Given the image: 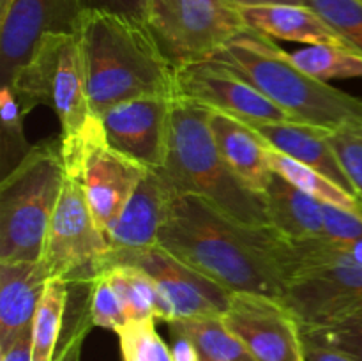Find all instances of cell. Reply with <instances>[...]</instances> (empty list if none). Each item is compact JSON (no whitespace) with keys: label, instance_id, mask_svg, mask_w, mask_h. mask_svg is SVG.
I'll use <instances>...</instances> for the list:
<instances>
[{"label":"cell","instance_id":"14","mask_svg":"<svg viewBox=\"0 0 362 361\" xmlns=\"http://www.w3.org/2000/svg\"><path fill=\"white\" fill-rule=\"evenodd\" d=\"M80 14L76 0H13L0 16L2 85L30 60L46 34L76 30Z\"/></svg>","mask_w":362,"mask_h":361},{"label":"cell","instance_id":"17","mask_svg":"<svg viewBox=\"0 0 362 361\" xmlns=\"http://www.w3.org/2000/svg\"><path fill=\"white\" fill-rule=\"evenodd\" d=\"M209 126L226 165L251 191L264 197L272 179L269 144L264 137L251 124L214 110H211Z\"/></svg>","mask_w":362,"mask_h":361},{"label":"cell","instance_id":"8","mask_svg":"<svg viewBox=\"0 0 362 361\" xmlns=\"http://www.w3.org/2000/svg\"><path fill=\"white\" fill-rule=\"evenodd\" d=\"M60 151L66 173L80 184L99 229L106 234L151 168L112 147L95 115L73 137L60 138Z\"/></svg>","mask_w":362,"mask_h":361},{"label":"cell","instance_id":"38","mask_svg":"<svg viewBox=\"0 0 362 361\" xmlns=\"http://www.w3.org/2000/svg\"><path fill=\"white\" fill-rule=\"evenodd\" d=\"M13 4V0H0V16L9 9V6Z\"/></svg>","mask_w":362,"mask_h":361},{"label":"cell","instance_id":"35","mask_svg":"<svg viewBox=\"0 0 362 361\" xmlns=\"http://www.w3.org/2000/svg\"><path fill=\"white\" fill-rule=\"evenodd\" d=\"M304 343V361H357L349 354L336 350L332 347L320 345V343L308 342L303 340Z\"/></svg>","mask_w":362,"mask_h":361},{"label":"cell","instance_id":"10","mask_svg":"<svg viewBox=\"0 0 362 361\" xmlns=\"http://www.w3.org/2000/svg\"><path fill=\"white\" fill-rule=\"evenodd\" d=\"M110 253L108 237L99 229L83 190L66 173L39 262L48 278L90 285L108 269Z\"/></svg>","mask_w":362,"mask_h":361},{"label":"cell","instance_id":"31","mask_svg":"<svg viewBox=\"0 0 362 361\" xmlns=\"http://www.w3.org/2000/svg\"><path fill=\"white\" fill-rule=\"evenodd\" d=\"M303 340L332 347L349 354L354 360L362 361V324L322 326V328L300 329Z\"/></svg>","mask_w":362,"mask_h":361},{"label":"cell","instance_id":"13","mask_svg":"<svg viewBox=\"0 0 362 361\" xmlns=\"http://www.w3.org/2000/svg\"><path fill=\"white\" fill-rule=\"evenodd\" d=\"M221 319L258 361H304L300 326L281 301L232 294Z\"/></svg>","mask_w":362,"mask_h":361},{"label":"cell","instance_id":"20","mask_svg":"<svg viewBox=\"0 0 362 361\" xmlns=\"http://www.w3.org/2000/svg\"><path fill=\"white\" fill-rule=\"evenodd\" d=\"M269 225L292 241L325 239V202L310 197L272 172L264 195Z\"/></svg>","mask_w":362,"mask_h":361},{"label":"cell","instance_id":"36","mask_svg":"<svg viewBox=\"0 0 362 361\" xmlns=\"http://www.w3.org/2000/svg\"><path fill=\"white\" fill-rule=\"evenodd\" d=\"M173 336H175V340H173V347H172L173 361H202L197 347H194V343L191 342L187 336H182V335H173Z\"/></svg>","mask_w":362,"mask_h":361},{"label":"cell","instance_id":"4","mask_svg":"<svg viewBox=\"0 0 362 361\" xmlns=\"http://www.w3.org/2000/svg\"><path fill=\"white\" fill-rule=\"evenodd\" d=\"M211 108L186 98L172 99L168 151L159 172L179 195H197L230 218L269 225L264 197L251 191L223 159L209 126Z\"/></svg>","mask_w":362,"mask_h":361},{"label":"cell","instance_id":"19","mask_svg":"<svg viewBox=\"0 0 362 361\" xmlns=\"http://www.w3.org/2000/svg\"><path fill=\"white\" fill-rule=\"evenodd\" d=\"M271 147L303 165L318 170L356 195L331 142L327 131L303 122H276L253 126Z\"/></svg>","mask_w":362,"mask_h":361},{"label":"cell","instance_id":"3","mask_svg":"<svg viewBox=\"0 0 362 361\" xmlns=\"http://www.w3.org/2000/svg\"><path fill=\"white\" fill-rule=\"evenodd\" d=\"M211 60L246 78L296 122L325 131L362 124V99L304 73L274 39L251 28Z\"/></svg>","mask_w":362,"mask_h":361},{"label":"cell","instance_id":"29","mask_svg":"<svg viewBox=\"0 0 362 361\" xmlns=\"http://www.w3.org/2000/svg\"><path fill=\"white\" fill-rule=\"evenodd\" d=\"M88 287H90L88 310H90V317L94 326L112 329V331L117 333L122 326H126L129 322L126 310H124L122 303H120L119 296H117L115 289L110 283L105 271Z\"/></svg>","mask_w":362,"mask_h":361},{"label":"cell","instance_id":"1","mask_svg":"<svg viewBox=\"0 0 362 361\" xmlns=\"http://www.w3.org/2000/svg\"><path fill=\"white\" fill-rule=\"evenodd\" d=\"M158 243L228 292L283 303L286 237L274 227L240 223L202 197L177 195Z\"/></svg>","mask_w":362,"mask_h":361},{"label":"cell","instance_id":"18","mask_svg":"<svg viewBox=\"0 0 362 361\" xmlns=\"http://www.w3.org/2000/svg\"><path fill=\"white\" fill-rule=\"evenodd\" d=\"M46 282L41 262H0V347L32 326Z\"/></svg>","mask_w":362,"mask_h":361},{"label":"cell","instance_id":"37","mask_svg":"<svg viewBox=\"0 0 362 361\" xmlns=\"http://www.w3.org/2000/svg\"><path fill=\"white\" fill-rule=\"evenodd\" d=\"M239 7H260L278 6V4H293V6H306V0H233Z\"/></svg>","mask_w":362,"mask_h":361},{"label":"cell","instance_id":"30","mask_svg":"<svg viewBox=\"0 0 362 361\" xmlns=\"http://www.w3.org/2000/svg\"><path fill=\"white\" fill-rule=\"evenodd\" d=\"M327 138L354 191L362 200V124H352V126L327 131Z\"/></svg>","mask_w":362,"mask_h":361},{"label":"cell","instance_id":"34","mask_svg":"<svg viewBox=\"0 0 362 361\" xmlns=\"http://www.w3.org/2000/svg\"><path fill=\"white\" fill-rule=\"evenodd\" d=\"M0 361H34L32 326L18 333L7 345L0 347Z\"/></svg>","mask_w":362,"mask_h":361},{"label":"cell","instance_id":"26","mask_svg":"<svg viewBox=\"0 0 362 361\" xmlns=\"http://www.w3.org/2000/svg\"><path fill=\"white\" fill-rule=\"evenodd\" d=\"M25 113L9 85L0 91V154L2 177H6L32 149L23 133Z\"/></svg>","mask_w":362,"mask_h":361},{"label":"cell","instance_id":"24","mask_svg":"<svg viewBox=\"0 0 362 361\" xmlns=\"http://www.w3.org/2000/svg\"><path fill=\"white\" fill-rule=\"evenodd\" d=\"M67 299H69V285L59 278H48L32 319L34 361H53L55 357Z\"/></svg>","mask_w":362,"mask_h":361},{"label":"cell","instance_id":"6","mask_svg":"<svg viewBox=\"0 0 362 361\" xmlns=\"http://www.w3.org/2000/svg\"><path fill=\"white\" fill-rule=\"evenodd\" d=\"M288 285L283 304L300 329L324 324L362 303V262L345 243L286 239Z\"/></svg>","mask_w":362,"mask_h":361},{"label":"cell","instance_id":"12","mask_svg":"<svg viewBox=\"0 0 362 361\" xmlns=\"http://www.w3.org/2000/svg\"><path fill=\"white\" fill-rule=\"evenodd\" d=\"M177 96L251 126L292 122V117L262 94L253 84L214 60L175 67Z\"/></svg>","mask_w":362,"mask_h":361},{"label":"cell","instance_id":"5","mask_svg":"<svg viewBox=\"0 0 362 361\" xmlns=\"http://www.w3.org/2000/svg\"><path fill=\"white\" fill-rule=\"evenodd\" d=\"M60 140L32 145L0 183V262H39L64 186Z\"/></svg>","mask_w":362,"mask_h":361},{"label":"cell","instance_id":"25","mask_svg":"<svg viewBox=\"0 0 362 361\" xmlns=\"http://www.w3.org/2000/svg\"><path fill=\"white\" fill-rule=\"evenodd\" d=\"M288 59L304 73L322 81L334 78H362V55L346 46H304L288 52Z\"/></svg>","mask_w":362,"mask_h":361},{"label":"cell","instance_id":"32","mask_svg":"<svg viewBox=\"0 0 362 361\" xmlns=\"http://www.w3.org/2000/svg\"><path fill=\"white\" fill-rule=\"evenodd\" d=\"M92 326L94 322H92L90 310H81L71 331L67 333L64 343L57 350L53 361H81V349H83V342Z\"/></svg>","mask_w":362,"mask_h":361},{"label":"cell","instance_id":"11","mask_svg":"<svg viewBox=\"0 0 362 361\" xmlns=\"http://www.w3.org/2000/svg\"><path fill=\"white\" fill-rule=\"evenodd\" d=\"M120 264L138 265L154 278L172 308L173 321L223 317L232 301V292L225 287L202 275L159 243L144 250L112 255L108 269Z\"/></svg>","mask_w":362,"mask_h":361},{"label":"cell","instance_id":"9","mask_svg":"<svg viewBox=\"0 0 362 361\" xmlns=\"http://www.w3.org/2000/svg\"><path fill=\"white\" fill-rule=\"evenodd\" d=\"M145 23L173 67L211 60L247 30L233 0H148Z\"/></svg>","mask_w":362,"mask_h":361},{"label":"cell","instance_id":"28","mask_svg":"<svg viewBox=\"0 0 362 361\" xmlns=\"http://www.w3.org/2000/svg\"><path fill=\"white\" fill-rule=\"evenodd\" d=\"M354 52L362 55V0H306Z\"/></svg>","mask_w":362,"mask_h":361},{"label":"cell","instance_id":"21","mask_svg":"<svg viewBox=\"0 0 362 361\" xmlns=\"http://www.w3.org/2000/svg\"><path fill=\"white\" fill-rule=\"evenodd\" d=\"M243 14L247 28L271 39L303 42L306 46H346L345 41L329 27L327 21L310 6L278 4V6L244 7Z\"/></svg>","mask_w":362,"mask_h":361},{"label":"cell","instance_id":"27","mask_svg":"<svg viewBox=\"0 0 362 361\" xmlns=\"http://www.w3.org/2000/svg\"><path fill=\"white\" fill-rule=\"evenodd\" d=\"M156 317L129 321L117 331L124 361H173L172 349L156 329Z\"/></svg>","mask_w":362,"mask_h":361},{"label":"cell","instance_id":"15","mask_svg":"<svg viewBox=\"0 0 362 361\" xmlns=\"http://www.w3.org/2000/svg\"><path fill=\"white\" fill-rule=\"evenodd\" d=\"M173 98H138L106 110L101 119L110 145L151 170L165 166Z\"/></svg>","mask_w":362,"mask_h":361},{"label":"cell","instance_id":"23","mask_svg":"<svg viewBox=\"0 0 362 361\" xmlns=\"http://www.w3.org/2000/svg\"><path fill=\"white\" fill-rule=\"evenodd\" d=\"M173 335L187 336L202 361H258L247 347L230 331L221 317L180 319L168 322Z\"/></svg>","mask_w":362,"mask_h":361},{"label":"cell","instance_id":"2","mask_svg":"<svg viewBox=\"0 0 362 361\" xmlns=\"http://www.w3.org/2000/svg\"><path fill=\"white\" fill-rule=\"evenodd\" d=\"M92 115L138 98H177L175 67L144 20L85 11L76 25Z\"/></svg>","mask_w":362,"mask_h":361},{"label":"cell","instance_id":"33","mask_svg":"<svg viewBox=\"0 0 362 361\" xmlns=\"http://www.w3.org/2000/svg\"><path fill=\"white\" fill-rule=\"evenodd\" d=\"M81 13L85 11H105L124 16L144 20L147 16L148 0H76Z\"/></svg>","mask_w":362,"mask_h":361},{"label":"cell","instance_id":"7","mask_svg":"<svg viewBox=\"0 0 362 361\" xmlns=\"http://www.w3.org/2000/svg\"><path fill=\"white\" fill-rule=\"evenodd\" d=\"M25 115L46 105L60 122V138L73 137L92 117L76 32H49L9 81Z\"/></svg>","mask_w":362,"mask_h":361},{"label":"cell","instance_id":"16","mask_svg":"<svg viewBox=\"0 0 362 361\" xmlns=\"http://www.w3.org/2000/svg\"><path fill=\"white\" fill-rule=\"evenodd\" d=\"M177 191L159 170H148L119 218L106 230L112 255L129 253L158 244Z\"/></svg>","mask_w":362,"mask_h":361},{"label":"cell","instance_id":"22","mask_svg":"<svg viewBox=\"0 0 362 361\" xmlns=\"http://www.w3.org/2000/svg\"><path fill=\"white\" fill-rule=\"evenodd\" d=\"M267 161L272 172L278 173L279 177L286 179L290 184L299 188L300 191H304L310 197L325 202V204L336 205L339 209H345V211L354 212V214L362 216L361 198L357 195L350 193L349 190L339 186L338 183L329 179L327 176H324L318 170L296 161L290 156L276 151L271 145L267 147Z\"/></svg>","mask_w":362,"mask_h":361}]
</instances>
